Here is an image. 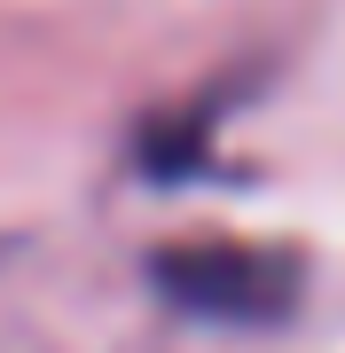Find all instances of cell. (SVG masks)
Listing matches in <instances>:
<instances>
[{
  "instance_id": "1",
  "label": "cell",
  "mask_w": 345,
  "mask_h": 353,
  "mask_svg": "<svg viewBox=\"0 0 345 353\" xmlns=\"http://www.w3.org/2000/svg\"><path fill=\"white\" fill-rule=\"evenodd\" d=\"M165 283L189 306H220V314H267L282 299L275 267L251 252H180V259H165Z\"/></svg>"
}]
</instances>
